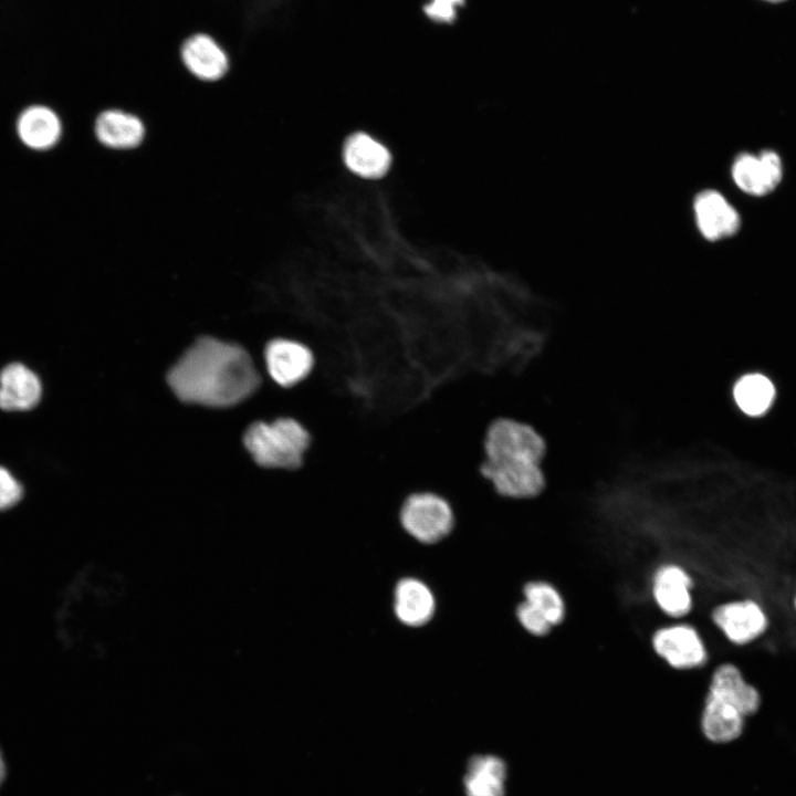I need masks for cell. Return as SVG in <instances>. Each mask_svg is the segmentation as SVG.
Masks as SVG:
<instances>
[{
  "label": "cell",
  "instance_id": "13",
  "mask_svg": "<svg viewBox=\"0 0 796 796\" xmlns=\"http://www.w3.org/2000/svg\"><path fill=\"white\" fill-rule=\"evenodd\" d=\"M693 211L698 229L706 240L732 237L741 227L739 212L716 190L700 192L694 199Z\"/></svg>",
  "mask_w": 796,
  "mask_h": 796
},
{
  "label": "cell",
  "instance_id": "25",
  "mask_svg": "<svg viewBox=\"0 0 796 796\" xmlns=\"http://www.w3.org/2000/svg\"><path fill=\"white\" fill-rule=\"evenodd\" d=\"M795 605H796V600H795Z\"/></svg>",
  "mask_w": 796,
  "mask_h": 796
},
{
  "label": "cell",
  "instance_id": "17",
  "mask_svg": "<svg viewBox=\"0 0 796 796\" xmlns=\"http://www.w3.org/2000/svg\"><path fill=\"white\" fill-rule=\"evenodd\" d=\"M394 610L402 624L410 627L422 626L433 615V595L422 582L416 578H404L395 589Z\"/></svg>",
  "mask_w": 796,
  "mask_h": 796
},
{
  "label": "cell",
  "instance_id": "20",
  "mask_svg": "<svg viewBox=\"0 0 796 796\" xmlns=\"http://www.w3.org/2000/svg\"><path fill=\"white\" fill-rule=\"evenodd\" d=\"M775 397L772 381L761 374L742 376L733 387L737 407L748 416H761L771 407Z\"/></svg>",
  "mask_w": 796,
  "mask_h": 796
},
{
  "label": "cell",
  "instance_id": "23",
  "mask_svg": "<svg viewBox=\"0 0 796 796\" xmlns=\"http://www.w3.org/2000/svg\"><path fill=\"white\" fill-rule=\"evenodd\" d=\"M4 777H6V764H4L3 757L0 752V785L3 782Z\"/></svg>",
  "mask_w": 796,
  "mask_h": 796
},
{
  "label": "cell",
  "instance_id": "19",
  "mask_svg": "<svg viewBox=\"0 0 796 796\" xmlns=\"http://www.w3.org/2000/svg\"><path fill=\"white\" fill-rule=\"evenodd\" d=\"M522 594L523 601L554 629L564 622L567 603L555 584L546 579H533L523 586Z\"/></svg>",
  "mask_w": 796,
  "mask_h": 796
},
{
  "label": "cell",
  "instance_id": "18",
  "mask_svg": "<svg viewBox=\"0 0 796 796\" xmlns=\"http://www.w3.org/2000/svg\"><path fill=\"white\" fill-rule=\"evenodd\" d=\"M506 767L494 755H475L470 758L464 775L467 796H504Z\"/></svg>",
  "mask_w": 796,
  "mask_h": 796
},
{
  "label": "cell",
  "instance_id": "9",
  "mask_svg": "<svg viewBox=\"0 0 796 796\" xmlns=\"http://www.w3.org/2000/svg\"><path fill=\"white\" fill-rule=\"evenodd\" d=\"M93 134L101 147L109 151L128 153L144 144L147 126L134 112L121 107H107L96 115Z\"/></svg>",
  "mask_w": 796,
  "mask_h": 796
},
{
  "label": "cell",
  "instance_id": "11",
  "mask_svg": "<svg viewBox=\"0 0 796 796\" xmlns=\"http://www.w3.org/2000/svg\"><path fill=\"white\" fill-rule=\"evenodd\" d=\"M734 184L751 196H765L774 191L783 178V164L779 155L771 149L740 154L732 165Z\"/></svg>",
  "mask_w": 796,
  "mask_h": 796
},
{
  "label": "cell",
  "instance_id": "14",
  "mask_svg": "<svg viewBox=\"0 0 796 796\" xmlns=\"http://www.w3.org/2000/svg\"><path fill=\"white\" fill-rule=\"evenodd\" d=\"M42 396L38 375L21 363H11L0 371V409L27 411L34 408Z\"/></svg>",
  "mask_w": 796,
  "mask_h": 796
},
{
  "label": "cell",
  "instance_id": "1",
  "mask_svg": "<svg viewBox=\"0 0 796 796\" xmlns=\"http://www.w3.org/2000/svg\"><path fill=\"white\" fill-rule=\"evenodd\" d=\"M168 385L184 402L230 407L248 398L261 377L240 346L199 338L168 373Z\"/></svg>",
  "mask_w": 796,
  "mask_h": 796
},
{
  "label": "cell",
  "instance_id": "22",
  "mask_svg": "<svg viewBox=\"0 0 796 796\" xmlns=\"http://www.w3.org/2000/svg\"><path fill=\"white\" fill-rule=\"evenodd\" d=\"M23 495L20 482L9 470L0 467V511L15 505Z\"/></svg>",
  "mask_w": 796,
  "mask_h": 796
},
{
  "label": "cell",
  "instance_id": "5",
  "mask_svg": "<svg viewBox=\"0 0 796 796\" xmlns=\"http://www.w3.org/2000/svg\"><path fill=\"white\" fill-rule=\"evenodd\" d=\"M404 530L422 543H434L447 536L453 527L451 503L442 495L419 491L408 494L399 509Z\"/></svg>",
  "mask_w": 796,
  "mask_h": 796
},
{
  "label": "cell",
  "instance_id": "8",
  "mask_svg": "<svg viewBox=\"0 0 796 796\" xmlns=\"http://www.w3.org/2000/svg\"><path fill=\"white\" fill-rule=\"evenodd\" d=\"M264 360L271 379L285 389L303 383L316 363L314 352L307 344L286 337L273 338L266 344Z\"/></svg>",
  "mask_w": 796,
  "mask_h": 796
},
{
  "label": "cell",
  "instance_id": "15",
  "mask_svg": "<svg viewBox=\"0 0 796 796\" xmlns=\"http://www.w3.org/2000/svg\"><path fill=\"white\" fill-rule=\"evenodd\" d=\"M64 125L59 114L43 105L27 107L17 121L20 140L34 150H49L62 139Z\"/></svg>",
  "mask_w": 796,
  "mask_h": 796
},
{
  "label": "cell",
  "instance_id": "12",
  "mask_svg": "<svg viewBox=\"0 0 796 796\" xmlns=\"http://www.w3.org/2000/svg\"><path fill=\"white\" fill-rule=\"evenodd\" d=\"M714 625L733 643L745 645L764 632L767 619L762 608L752 600L733 601L712 611Z\"/></svg>",
  "mask_w": 796,
  "mask_h": 796
},
{
  "label": "cell",
  "instance_id": "24",
  "mask_svg": "<svg viewBox=\"0 0 796 796\" xmlns=\"http://www.w3.org/2000/svg\"><path fill=\"white\" fill-rule=\"evenodd\" d=\"M767 1H775V2H777V1H783V0H767Z\"/></svg>",
  "mask_w": 796,
  "mask_h": 796
},
{
  "label": "cell",
  "instance_id": "4",
  "mask_svg": "<svg viewBox=\"0 0 796 796\" xmlns=\"http://www.w3.org/2000/svg\"><path fill=\"white\" fill-rule=\"evenodd\" d=\"M311 442L307 428L289 416L258 421L243 437V443L258 465L280 471L298 470Z\"/></svg>",
  "mask_w": 796,
  "mask_h": 796
},
{
  "label": "cell",
  "instance_id": "7",
  "mask_svg": "<svg viewBox=\"0 0 796 796\" xmlns=\"http://www.w3.org/2000/svg\"><path fill=\"white\" fill-rule=\"evenodd\" d=\"M179 60L185 71L200 83H218L231 71L230 54L207 32L186 36L179 46Z\"/></svg>",
  "mask_w": 796,
  "mask_h": 796
},
{
  "label": "cell",
  "instance_id": "2",
  "mask_svg": "<svg viewBox=\"0 0 796 796\" xmlns=\"http://www.w3.org/2000/svg\"><path fill=\"white\" fill-rule=\"evenodd\" d=\"M544 437L531 425L513 417L493 419L483 440L480 474L494 493L512 501L537 498L546 488Z\"/></svg>",
  "mask_w": 796,
  "mask_h": 796
},
{
  "label": "cell",
  "instance_id": "10",
  "mask_svg": "<svg viewBox=\"0 0 796 796\" xmlns=\"http://www.w3.org/2000/svg\"><path fill=\"white\" fill-rule=\"evenodd\" d=\"M650 588L657 608L668 618L678 621L692 610L693 579L681 565H659L651 575Z\"/></svg>",
  "mask_w": 796,
  "mask_h": 796
},
{
  "label": "cell",
  "instance_id": "16",
  "mask_svg": "<svg viewBox=\"0 0 796 796\" xmlns=\"http://www.w3.org/2000/svg\"><path fill=\"white\" fill-rule=\"evenodd\" d=\"M344 159L352 171L366 178L381 177L390 165L388 149L365 133L354 134L346 140Z\"/></svg>",
  "mask_w": 796,
  "mask_h": 796
},
{
  "label": "cell",
  "instance_id": "6",
  "mask_svg": "<svg viewBox=\"0 0 796 796\" xmlns=\"http://www.w3.org/2000/svg\"><path fill=\"white\" fill-rule=\"evenodd\" d=\"M652 652L668 668L684 672L705 664L708 650L695 627L673 622L657 628L650 637Z\"/></svg>",
  "mask_w": 796,
  "mask_h": 796
},
{
  "label": "cell",
  "instance_id": "3",
  "mask_svg": "<svg viewBox=\"0 0 796 796\" xmlns=\"http://www.w3.org/2000/svg\"><path fill=\"white\" fill-rule=\"evenodd\" d=\"M760 694L731 663L719 666L710 679L701 714V729L706 739L726 743L739 737L744 718L760 706Z\"/></svg>",
  "mask_w": 796,
  "mask_h": 796
},
{
  "label": "cell",
  "instance_id": "21",
  "mask_svg": "<svg viewBox=\"0 0 796 796\" xmlns=\"http://www.w3.org/2000/svg\"><path fill=\"white\" fill-rule=\"evenodd\" d=\"M465 0H430L423 7L425 14L437 23H452L457 19L458 8Z\"/></svg>",
  "mask_w": 796,
  "mask_h": 796
}]
</instances>
